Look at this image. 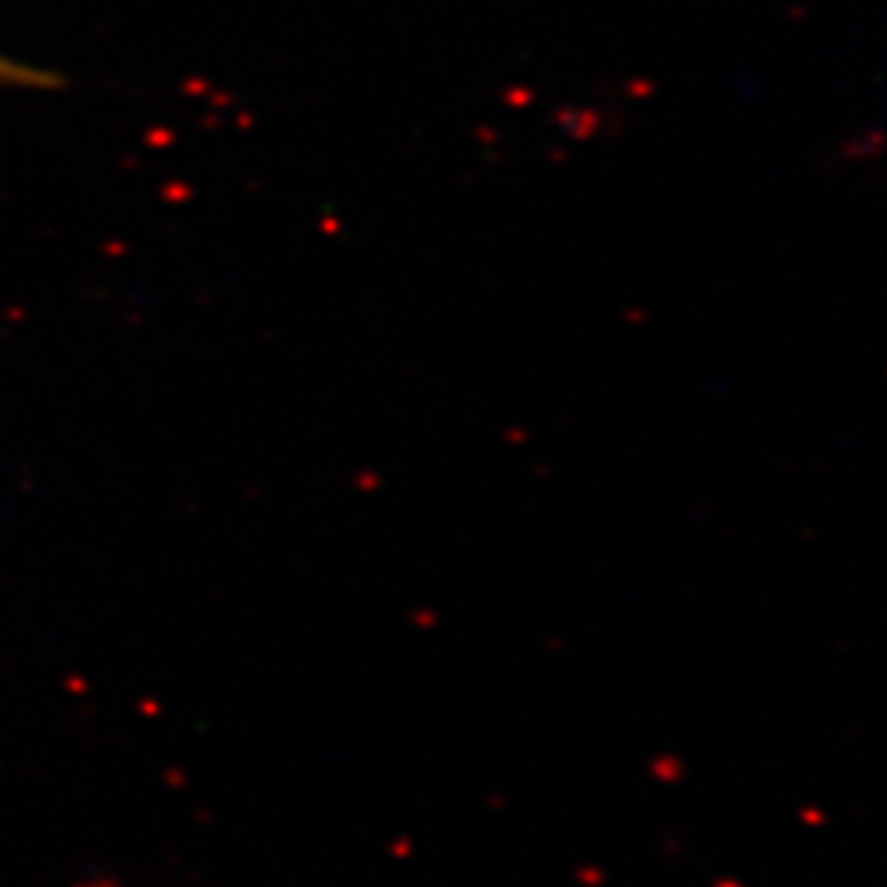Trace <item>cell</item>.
I'll return each mask as SVG.
<instances>
[{"label":"cell","mask_w":887,"mask_h":887,"mask_svg":"<svg viewBox=\"0 0 887 887\" xmlns=\"http://www.w3.org/2000/svg\"><path fill=\"white\" fill-rule=\"evenodd\" d=\"M53 83H56V79H53L50 73H43V69L23 66V63L7 60V56H0V86L43 89V86H53Z\"/></svg>","instance_id":"6da1fadb"}]
</instances>
